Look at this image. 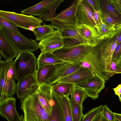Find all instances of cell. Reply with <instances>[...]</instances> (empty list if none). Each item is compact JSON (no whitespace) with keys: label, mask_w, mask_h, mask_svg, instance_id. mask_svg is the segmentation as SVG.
Wrapping results in <instances>:
<instances>
[{"label":"cell","mask_w":121,"mask_h":121,"mask_svg":"<svg viewBox=\"0 0 121 121\" xmlns=\"http://www.w3.org/2000/svg\"><path fill=\"white\" fill-rule=\"evenodd\" d=\"M117 41V36L115 34L103 40L95 46H87L85 58L83 60L88 62L94 73L106 81L113 75L111 71V63Z\"/></svg>","instance_id":"cell-1"},{"label":"cell","mask_w":121,"mask_h":121,"mask_svg":"<svg viewBox=\"0 0 121 121\" xmlns=\"http://www.w3.org/2000/svg\"><path fill=\"white\" fill-rule=\"evenodd\" d=\"M37 91L21 100L24 121H50V116L40 102Z\"/></svg>","instance_id":"cell-2"},{"label":"cell","mask_w":121,"mask_h":121,"mask_svg":"<svg viewBox=\"0 0 121 121\" xmlns=\"http://www.w3.org/2000/svg\"><path fill=\"white\" fill-rule=\"evenodd\" d=\"M80 0H74L70 6L55 14L51 21L52 27L60 32L77 28L79 24L76 12Z\"/></svg>","instance_id":"cell-3"},{"label":"cell","mask_w":121,"mask_h":121,"mask_svg":"<svg viewBox=\"0 0 121 121\" xmlns=\"http://www.w3.org/2000/svg\"><path fill=\"white\" fill-rule=\"evenodd\" d=\"M64 0H44L21 12L22 14L37 16L45 22L53 18L59 5Z\"/></svg>","instance_id":"cell-4"},{"label":"cell","mask_w":121,"mask_h":121,"mask_svg":"<svg viewBox=\"0 0 121 121\" xmlns=\"http://www.w3.org/2000/svg\"><path fill=\"white\" fill-rule=\"evenodd\" d=\"M87 46L79 42H71L52 53L64 62L79 64L85 58Z\"/></svg>","instance_id":"cell-5"},{"label":"cell","mask_w":121,"mask_h":121,"mask_svg":"<svg viewBox=\"0 0 121 121\" xmlns=\"http://www.w3.org/2000/svg\"><path fill=\"white\" fill-rule=\"evenodd\" d=\"M13 63L18 81L25 77L35 73L37 70V58L32 52L19 53Z\"/></svg>","instance_id":"cell-6"},{"label":"cell","mask_w":121,"mask_h":121,"mask_svg":"<svg viewBox=\"0 0 121 121\" xmlns=\"http://www.w3.org/2000/svg\"><path fill=\"white\" fill-rule=\"evenodd\" d=\"M0 16L8 20L17 27L32 31L41 26L44 21L39 17L15 12L0 10Z\"/></svg>","instance_id":"cell-7"},{"label":"cell","mask_w":121,"mask_h":121,"mask_svg":"<svg viewBox=\"0 0 121 121\" xmlns=\"http://www.w3.org/2000/svg\"><path fill=\"white\" fill-rule=\"evenodd\" d=\"M0 29L12 44L18 53L26 52H32L39 49V43L25 37L20 33L2 27L0 26Z\"/></svg>","instance_id":"cell-8"},{"label":"cell","mask_w":121,"mask_h":121,"mask_svg":"<svg viewBox=\"0 0 121 121\" xmlns=\"http://www.w3.org/2000/svg\"><path fill=\"white\" fill-rule=\"evenodd\" d=\"M105 82L104 79L95 74L93 77L75 85L82 88L87 97L95 100L104 88Z\"/></svg>","instance_id":"cell-9"},{"label":"cell","mask_w":121,"mask_h":121,"mask_svg":"<svg viewBox=\"0 0 121 121\" xmlns=\"http://www.w3.org/2000/svg\"><path fill=\"white\" fill-rule=\"evenodd\" d=\"M39 86L35 74L30 75L18 81L15 93L18 98L21 100L36 91Z\"/></svg>","instance_id":"cell-10"},{"label":"cell","mask_w":121,"mask_h":121,"mask_svg":"<svg viewBox=\"0 0 121 121\" xmlns=\"http://www.w3.org/2000/svg\"><path fill=\"white\" fill-rule=\"evenodd\" d=\"M64 45L63 40L61 32L58 30H54L53 32L39 43L38 46L41 53H52L62 48Z\"/></svg>","instance_id":"cell-11"},{"label":"cell","mask_w":121,"mask_h":121,"mask_svg":"<svg viewBox=\"0 0 121 121\" xmlns=\"http://www.w3.org/2000/svg\"><path fill=\"white\" fill-rule=\"evenodd\" d=\"M94 11L86 0H80L76 12L79 26L85 25L97 30L93 17Z\"/></svg>","instance_id":"cell-12"},{"label":"cell","mask_w":121,"mask_h":121,"mask_svg":"<svg viewBox=\"0 0 121 121\" xmlns=\"http://www.w3.org/2000/svg\"><path fill=\"white\" fill-rule=\"evenodd\" d=\"M16 99L13 96L0 102V114L8 121H20V116L16 108Z\"/></svg>","instance_id":"cell-13"},{"label":"cell","mask_w":121,"mask_h":121,"mask_svg":"<svg viewBox=\"0 0 121 121\" xmlns=\"http://www.w3.org/2000/svg\"><path fill=\"white\" fill-rule=\"evenodd\" d=\"M80 67L78 64L67 62L54 65L50 84H54L58 81L75 71Z\"/></svg>","instance_id":"cell-14"},{"label":"cell","mask_w":121,"mask_h":121,"mask_svg":"<svg viewBox=\"0 0 121 121\" xmlns=\"http://www.w3.org/2000/svg\"><path fill=\"white\" fill-rule=\"evenodd\" d=\"M95 74L91 71L80 67L75 71L59 80L56 83L65 82L75 85L93 77Z\"/></svg>","instance_id":"cell-15"},{"label":"cell","mask_w":121,"mask_h":121,"mask_svg":"<svg viewBox=\"0 0 121 121\" xmlns=\"http://www.w3.org/2000/svg\"><path fill=\"white\" fill-rule=\"evenodd\" d=\"M0 102L15 93L17 84L15 81L6 78L0 69Z\"/></svg>","instance_id":"cell-16"},{"label":"cell","mask_w":121,"mask_h":121,"mask_svg":"<svg viewBox=\"0 0 121 121\" xmlns=\"http://www.w3.org/2000/svg\"><path fill=\"white\" fill-rule=\"evenodd\" d=\"M0 53L6 60H13L18 54L15 48L0 29Z\"/></svg>","instance_id":"cell-17"},{"label":"cell","mask_w":121,"mask_h":121,"mask_svg":"<svg viewBox=\"0 0 121 121\" xmlns=\"http://www.w3.org/2000/svg\"><path fill=\"white\" fill-rule=\"evenodd\" d=\"M52 85H40L37 91L39 100L50 116L51 109Z\"/></svg>","instance_id":"cell-18"},{"label":"cell","mask_w":121,"mask_h":121,"mask_svg":"<svg viewBox=\"0 0 121 121\" xmlns=\"http://www.w3.org/2000/svg\"><path fill=\"white\" fill-rule=\"evenodd\" d=\"M78 32L88 42L89 46L95 47L98 45L103 39L97 30L85 25H79L77 28Z\"/></svg>","instance_id":"cell-19"},{"label":"cell","mask_w":121,"mask_h":121,"mask_svg":"<svg viewBox=\"0 0 121 121\" xmlns=\"http://www.w3.org/2000/svg\"><path fill=\"white\" fill-rule=\"evenodd\" d=\"M50 121H65L61 98L52 91Z\"/></svg>","instance_id":"cell-20"},{"label":"cell","mask_w":121,"mask_h":121,"mask_svg":"<svg viewBox=\"0 0 121 121\" xmlns=\"http://www.w3.org/2000/svg\"><path fill=\"white\" fill-rule=\"evenodd\" d=\"M64 62L52 53H41L37 58L38 68L47 65L60 64Z\"/></svg>","instance_id":"cell-21"},{"label":"cell","mask_w":121,"mask_h":121,"mask_svg":"<svg viewBox=\"0 0 121 121\" xmlns=\"http://www.w3.org/2000/svg\"><path fill=\"white\" fill-rule=\"evenodd\" d=\"M75 86L74 84L65 82L56 83L52 85V91L60 97L63 96L69 97Z\"/></svg>","instance_id":"cell-22"},{"label":"cell","mask_w":121,"mask_h":121,"mask_svg":"<svg viewBox=\"0 0 121 121\" xmlns=\"http://www.w3.org/2000/svg\"><path fill=\"white\" fill-rule=\"evenodd\" d=\"M100 7L115 19L121 21V14L112 0H99Z\"/></svg>","instance_id":"cell-23"},{"label":"cell","mask_w":121,"mask_h":121,"mask_svg":"<svg viewBox=\"0 0 121 121\" xmlns=\"http://www.w3.org/2000/svg\"><path fill=\"white\" fill-rule=\"evenodd\" d=\"M0 69L7 78L15 81L17 80L16 72L13 60L2 61L0 60Z\"/></svg>","instance_id":"cell-24"},{"label":"cell","mask_w":121,"mask_h":121,"mask_svg":"<svg viewBox=\"0 0 121 121\" xmlns=\"http://www.w3.org/2000/svg\"><path fill=\"white\" fill-rule=\"evenodd\" d=\"M54 30L51 24L47 25L44 23L43 25L35 28L32 31L34 35L35 41H38L40 42L53 32Z\"/></svg>","instance_id":"cell-25"},{"label":"cell","mask_w":121,"mask_h":121,"mask_svg":"<svg viewBox=\"0 0 121 121\" xmlns=\"http://www.w3.org/2000/svg\"><path fill=\"white\" fill-rule=\"evenodd\" d=\"M70 95L69 100L73 121H81L84 116L83 112L84 108L83 106L78 105L73 96Z\"/></svg>","instance_id":"cell-26"},{"label":"cell","mask_w":121,"mask_h":121,"mask_svg":"<svg viewBox=\"0 0 121 121\" xmlns=\"http://www.w3.org/2000/svg\"><path fill=\"white\" fill-rule=\"evenodd\" d=\"M63 39H72L78 41L82 45L86 46L89 45L88 42L78 31L76 28L65 30L60 32Z\"/></svg>","instance_id":"cell-27"},{"label":"cell","mask_w":121,"mask_h":121,"mask_svg":"<svg viewBox=\"0 0 121 121\" xmlns=\"http://www.w3.org/2000/svg\"><path fill=\"white\" fill-rule=\"evenodd\" d=\"M95 27L103 39L109 38L115 34V27L109 26L101 22Z\"/></svg>","instance_id":"cell-28"},{"label":"cell","mask_w":121,"mask_h":121,"mask_svg":"<svg viewBox=\"0 0 121 121\" xmlns=\"http://www.w3.org/2000/svg\"><path fill=\"white\" fill-rule=\"evenodd\" d=\"M71 95L77 104L80 106H83V102L88 97L82 88L75 85Z\"/></svg>","instance_id":"cell-29"},{"label":"cell","mask_w":121,"mask_h":121,"mask_svg":"<svg viewBox=\"0 0 121 121\" xmlns=\"http://www.w3.org/2000/svg\"><path fill=\"white\" fill-rule=\"evenodd\" d=\"M60 98L65 121H73L69 97L63 96Z\"/></svg>","instance_id":"cell-30"},{"label":"cell","mask_w":121,"mask_h":121,"mask_svg":"<svg viewBox=\"0 0 121 121\" xmlns=\"http://www.w3.org/2000/svg\"><path fill=\"white\" fill-rule=\"evenodd\" d=\"M100 11V19L102 23L109 26L113 27L121 24V21L115 19L107 14L101 7Z\"/></svg>","instance_id":"cell-31"},{"label":"cell","mask_w":121,"mask_h":121,"mask_svg":"<svg viewBox=\"0 0 121 121\" xmlns=\"http://www.w3.org/2000/svg\"><path fill=\"white\" fill-rule=\"evenodd\" d=\"M103 106L101 105L89 110L84 115L81 121H92L95 117L102 110Z\"/></svg>","instance_id":"cell-32"},{"label":"cell","mask_w":121,"mask_h":121,"mask_svg":"<svg viewBox=\"0 0 121 121\" xmlns=\"http://www.w3.org/2000/svg\"><path fill=\"white\" fill-rule=\"evenodd\" d=\"M0 26L4 27L15 32L20 33L16 26L12 22L0 16Z\"/></svg>","instance_id":"cell-33"},{"label":"cell","mask_w":121,"mask_h":121,"mask_svg":"<svg viewBox=\"0 0 121 121\" xmlns=\"http://www.w3.org/2000/svg\"><path fill=\"white\" fill-rule=\"evenodd\" d=\"M102 112L103 115L109 121H115L116 118L114 113L109 108L107 105L103 106Z\"/></svg>","instance_id":"cell-34"},{"label":"cell","mask_w":121,"mask_h":121,"mask_svg":"<svg viewBox=\"0 0 121 121\" xmlns=\"http://www.w3.org/2000/svg\"><path fill=\"white\" fill-rule=\"evenodd\" d=\"M121 57V41L117 45L113 52L111 62L117 63Z\"/></svg>","instance_id":"cell-35"},{"label":"cell","mask_w":121,"mask_h":121,"mask_svg":"<svg viewBox=\"0 0 121 121\" xmlns=\"http://www.w3.org/2000/svg\"><path fill=\"white\" fill-rule=\"evenodd\" d=\"M94 11H100V7L99 0H86Z\"/></svg>","instance_id":"cell-36"},{"label":"cell","mask_w":121,"mask_h":121,"mask_svg":"<svg viewBox=\"0 0 121 121\" xmlns=\"http://www.w3.org/2000/svg\"><path fill=\"white\" fill-rule=\"evenodd\" d=\"M115 28V34L116 35L117 38V45L121 41V24L116 26Z\"/></svg>","instance_id":"cell-37"},{"label":"cell","mask_w":121,"mask_h":121,"mask_svg":"<svg viewBox=\"0 0 121 121\" xmlns=\"http://www.w3.org/2000/svg\"><path fill=\"white\" fill-rule=\"evenodd\" d=\"M100 11H94L93 13L94 20L96 26H98L101 23Z\"/></svg>","instance_id":"cell-38"},{"label":"cell","mask_w":121,"mask_h":121,"mask_svg":"<svg viewBox=\"0 0 121 121\" xmlns=\"http://www.w3.org/2000/svg\"><path fill=\"white\" fill-rule=\"evenodd\" d=\"M79 64L80 67L88 69L94 73L91 66L87 62L85 61H82L80 62Z\"/></svg>","instance_id":"cell-39"},{"label":"cell","mask_w":121,"mask_h":121,"mask_svg":"<svg viewBox=\"0 0 121 121\" xmlns=\"http://www.w3.org/2000/svg\"><path fill=\"white\" fill-rule=\"evenodd\" d=\"M117 63L114 62H111V71L113 75L116 74V72L117 69Z\"/></svg>","instance_id":"cell-40"},{"label":"cell","mask_w":121,"mask_h":121,"mask_svg":"<svg viewBox=\"0 0 121 121\" xmlns=\"http://www.w3.org/2000/svg\"><path fill=\"white\" fill-rule=\"evenodd\" d=\"M116 95L119 97L121 94V84L119 85L113 89Z\"/></svg>","instance_id":"cell-41"},{"label":"cell","mask_w":121,"mask_h":121,"mask_svg":"<svg viewBox=\"0 0 121 121\" xmlns=\"http://www.w3.org/2000/svg\"><path fill=\"white\" fill-rule=\"evenodd\" d=\"M117 9L121 14V0H112Z\"/></svg>","instance_id":"cell-42"},{"label":"cell","mask_w":121,"mask_h":121,"mask_svg":"<svg viewBox=\"0 0 121 121\" xmlns=\"http://www.w3.org/2000/svg\"><path fill=\"white\" fill-rule=\"evenodd\" d=\"M103 117V113L102 111L95 117L92 121H102Z\"/></svg>","instance_id":"cell-43"},{"label":"cell","mask_w":121,"mask_h":121,"mask_svg":"<svg viewBox=\"0 0 121 121\" xmlns=\"http://www.w3.org/2000/svg\"><path fill=\"white\" fill-rule=\"evenodd\" d=\"M115 118L120 121H121V114L114 113Z\"/></svg>","instance_id":"cell-44"},{"label":"cell","mask_w":121,"mask_h":121,"mask_svg":"<svg viewBox=\"0 0 121 121\" xmlns=\"http://www.w3.org/2000/svg\"><path fill=\"white\" fill-rule=\"evenodd\" d=\"M117 69L119 68H121V57L120 59L117 63Z\"/></svg>","instance_id":"cell-45"},{"label":"cell","mask_w":121,"mask_h":121,"mask_svg":"<svg viewBox=\"0 0 121 121\" xmlns=\"http://www.w3.org/2000/svg\"><path fill=\"white\" fill-rule=\"evenodd\" d=\"M118 73H121V68H118L117 70L116 74Z\"/></svg>","instance_id":"cell-46"},{"label":"cell","mask_w":121,"mask_h":121,"mask_svg":"<svg viewBox=\"0 0 121 121\" xmlns=\"http://www.w3.org/2000/svg\"><path fill=\"white\" fill-rule=\"evenodd\" d=\"M20 121H24V117L22 115L20 116Z\"/></svg>","instance_id":"cell-47"},{"label":"cell","mask_w":121,"mask_h":121,"mask_svg":"<svg viewBox=\"0 0 121 121\" xmlns=\"http://www.w3.org/2000/svg\"><path fill=\"white\" fill-rule=\"evenodd\" d=\"M102 121H109L104 117L103 115V118Z\"/></svg>","instance_id":"cell-48"},{"label":"cell","mask_w":121,"mask_h":121,"mask_svg":"<svg viewBox=\"0 0 121 121\" xmlns=\"http://www.w3.org/2000/svg\"><path fill=\"white\" fill-rule=\"evenodd\" d=\"M119 97V99L120 102H121V94L120 95Z\"/></svg>","instance_id":"cell-49"},{"label":"cell","mask_w":121,"mask_h":121,"mask_svg":"<svg viewBox=\"0 0 121 121\" xmlns=\"http://www.w3.org/2000/svg\"><path fill=\"white\" fill-rule=\"evenodd\" d=\"M115 121H119L118 120V119H115Z\"/></svg>","instance_id":"cell-50"}]
</instances>
